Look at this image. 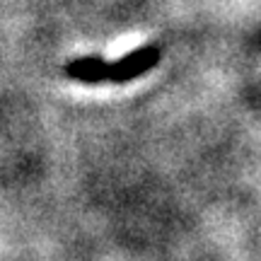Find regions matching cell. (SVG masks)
Listing matches in <instances>:
<instances>
[{
  "instance_id": "cell-2",
  "label": "cell",
  "mask_w": 261,
  "mask_h": 261,
  "mask_svg": "<svg viewBox=\"0 0 261 261\" xmlns=\"http://www.w3.org/2000/svg\"><path fill=\"white\" fill-rule=\"evenodd\" d=\"M104 61L102 56H80V58H73L63 65V73L70 77V80H77V83H85V85H99V73L104 68Z\"/></svg>"
},
{
  "instance_id": "cell-1",
  "label": "cell",
  "mask_w": 261,
  "mask_h": 261,
  "mask_svg": "<svg viewBox=\"0 0 261 261\" xmlns=\"http://www.w3.org/2000/svg\"><path fill=\"white\" fill-rule=\"evenodd\" d=\"M160 56H162V51L158 46H140L136 51L126 54L116 63L107 61L102 73H99V80L102 83H128V80H136L143 73H148L150 68H155L160 63Z\"/></svg>"
}]
</instances>
